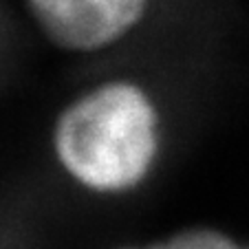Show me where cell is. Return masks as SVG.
Wrapping results in <instances>:
<instances>
[{
    "label": "cell",
    "mask_w": 249,
    "mask_h": 249,
    "mask_svg": "<svg viewBox=\"0 0 249 249\" xmlns=\"http://www.w3.org/2000/svg\"><path fill=\"white\" fill-rule=\"evenodd\" d=\"M55 152L66 172L97 192L137 185L157 152V115L130 82H108L75 99L55 124Z\"/></svg>",
    "instance_id": "cell-1"
},
{
    "label": "cell",
    "mask_w": 249,
    "mask_h": 249,
    "mask_svg": "<svg viewBox=\"0 0 249 249\" xmlns=\"http://www.w3.org/2000/svg\"><path fill=\"white\" fill-rule=\"evenodd\" d=\"M36 22L66 51H97L124 38L148 0H27Z\"/></svg>",
    "instance_id": "cell-2"
},
{
    "label": "cell",
    "mask_w": 249,
    "mask_h": 249,
    "mask_svg": "<svg viewBox=\"0 0 249 249\" xmlns=\"http://www.w3.org/2000/svg\"><path fill=\"white\" fill-rule=\"evenodd\" d=\"M170 249H249L212 230H190L168 238Z\"/></svg>",
    "instance_id": "cell-3"
},
{
    "label": "cell",
    "mask_w": 249,
    "mask_h": 249,
    "mask_svg": "<svg viewBox=\"0 0 249 249\" xmlns=\"http://www.w3.org/2000/svg\"><path fill=\"white\" fill-rule=\"evenodd\" d=\"M146 249H170V245H168V240H165V243H159V245H150V247H146Z\"/></svg>",
    "instance_id": "cell-4"
}]
</instances>
